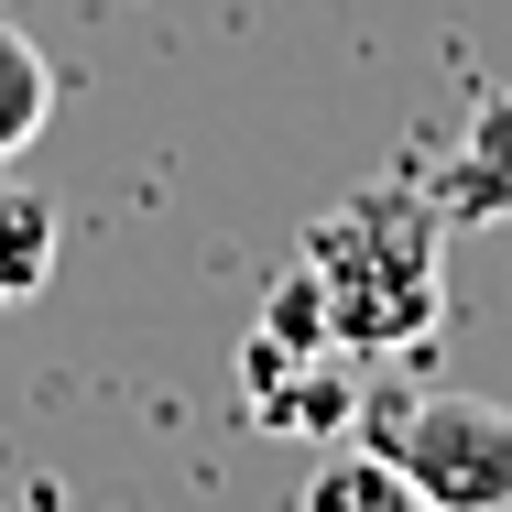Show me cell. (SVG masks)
<instances>
[{"label": "cell", "instance_id": "obj_1", "mask_svg": "<svg viewBox=\"0 0 512 512\" xmlns=\"http://www.w3.org/2000/svg\"><path fill=\"white\" fill-rule=\"evenodd\" d=\"M306 273L327 295V338L360 360H393L414 338H436V316H447V218L414 186L338 197L306 229Z\"/></svg>", "mask_w": 512, "mask_h": 512}, {"label": "cell", "instance_id": "obj_2", "mask_svg": "<svg viewBox=\"0 0 512 512\" xmlns=\"http://www.w3.org/2000/svg\"><path fill=\"white\" fill-rule=\"evenodd\" d=\"M360 436L404 469L414 502L512 512V404H491V393H414V404H382Z\"/></svg>", "mask_w": 512, "mask_h": 512}, {"label": "cell", "instance_id": "obj_3", "mask_svg": "<svg viewBox=\"0 0 512 512\" xmlns=\"http://www.w3.org/2000/svg\"><path fill=\"white\" fill-rule=\"evenodd\" d=\"M425 197H436L447 229H480V218H502V207H512V88L469 109V153H458V175H436Z\"/></svg>", "mask_w": 512, "mask_h": 512}, {"label": "cell", "instance_id": "obj_4", "mask_svg": "<svg viewBox=\"0 0 512 512\" xmlns=\"http://www.w3.org/2000/svg\"><path fill=\"white\" fill-rule=\"evenodd\" d=\"M55 251H66L55 207L33 197V186H0V306H33L55 284Z\"/></svg>", "mask_w": 512, "mask_h": 512}, {"label": "cell", "instance_id": "obj_5", "mask_svg": "<svg viewBox=\"0 0 512 512\" xmlns=\"http://www.w3.org/2000/svg\"><path fill=\"white\" fill-rule=\"evenodd\" d=\"M44 120H55V66H44V44H33V33H11V22H0V164H11V153H33V142H44Z\"/></svg>", "mask_w": 512, "mask_h": 512}, {"label": "cell", "instance_id": "obj_6", "mask_svg": "<svg viewBox=\"0 0 512 512\" xmlns=\"http://www.w3.org/2000/svg\"><path fill=\"white\" fill-rule=\"evenodd\" d=\"M404 469L382 458V447H349V458H316V480H306V512H404Z\"/></svg>", "mask_w": 512, "mask_h": 512}]
</instances>
